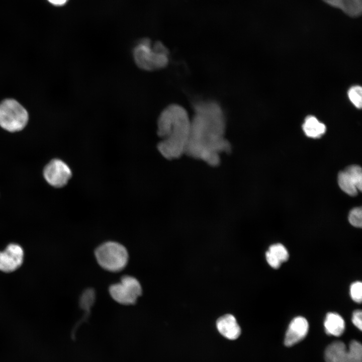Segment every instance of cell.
Masks as SVG:
<instances>
[{"instance_id":"obj_1","label":"cell","mask_w":362,"mask_h":362,"mask_svg":"<svg viewBox=\"0 0 362 362\" xmlns=\"http://www.w3.org/2000/svg\"><path fill=\"white\" fill-rule=\"evenodd\" d=\"M194 111L186 154L209 165L217 166L221 154L231 149L225 138V113L220 105L213 100L197 102Z\"/></svg>"},{"instance_id":"obj_2","label":"cell","mask_w":362,"mask_h":362,"mask_svg":"<svg viewBox=\"0 0 362 362\" xmlns=\"http://www.w3.org/2000/svg\"><path fill=\"white\" fill-rule=\"evenodd\" d=\"M191 120L186 109L177 104L168 105L160 113L157 120V133L161 140L157 148L167 159H177L186 153Z\"/></svg>"},{"instance_id":"obj_3","label":"cell","mask_w":362,"mask_h":362,"mask_svg":"<svg viewBox=\"0 0 362 362\" xmlns=\"http://www.w3.org/2000/svg\"><path fill=\"white\" fill-rule=\"evenodd\" d=\"M132 57L136 66L145 71L165 68L169 62V52L159 41L152 42L148 38L139 40L132 49Z\"/></svg>"},{"instance_id":"obj_4","label":"cell","mask_w":362,"mask_h":362,"mask_svg":"<svg viewBox=\"0 0 362 362\" xmlns=\"http://www.w3.org/2000/svg\"><path fill=\"white\" fill-rule=\"evenodd\" d=\"M95 257L103 269L111 273L123 270L129 261V253L126 247L115 241H105L95 249Z\"/></svg>"},{"instance_id":"obj_5","label":"cell","mask_w":362,"mask_h":362,"mask_svg":"<svg viewBox=\"0 0 362 362\" xmlns=\"http://www.w3.org/2000/svg\"><path fill=\"white\" fill-rule=\"evenodd\" d=\"M29 114L18 101L8 98L0 103V127L10 132L23 130L27 125Z\"/></svg>"},{"instance_id":"obj_6","label":"cell","mask_w":362,"mask_h":362,"mask_svg":"<svg viewBox=\"0 0 362 362\" xmlns=\"http://www.w3.org/2000/svg\"><path fill=\"white\" fill-rule=\"evenodd\" d=\"M109 293L114 301L120 305H134L142 294L140 282L130 275L122 276L119 282L111 285Z\"/></svg>"},{"instance_id":"obj_7","label":"cell","mask_w":362,"mask_h":362,"mask_svg":"<svg viewBox=\"0 0 362 362\" xmlns=\"http://www.w3.org/2000/svg\"><path fill=\"white\" fill-rule=\"evenodd\" d=\"M325 362H362V346L356 340H352L347 347L341 341L332 342L326 347Z\"/></svg>"},{"instance_id":"obj_8","label":"cell","mask_w":362,"mask_h":362,"mask_svg":"<svg viewBox=\"0 0 362 362\" xmlns=\"http://www.w3.org/2000/svg\"><path fill=\"white\" fill-rule=\"evenodd\" d=\"M43 175L50 185L55 188H61L67 184L71 177L72 172L64 161L54 159L45 166Z\"/></svg>"},{"instance_id":"obj_9","label":"cell","mask_w":362,"mask_h":362,"mask_svg":"<svg viewBox=\"0 0 362 362\" xmlns=\"http://www.w3.org/2000/svg\"><path fill=\"white\" fill-rule=\"evenodd\" d=\"M24 251L21 246L11 243L3 251H0V270L4 273H11L18 268L24 260Z\"/></svg>"},{"instance_id":"obj_10","label":"cell","mask_w":362,"mask_h":362,"mask_svg":"<svg viewBox=\"0 0 362 362\" xmlns=\"http://www.w3.org/2000/svg\"><path fill=\"white\" fill-rule=\"evenodd\" d=\"M309 324L303 317L298 316L290 322L287 330L284 344L287 346H291L303 339L307 334Z\"/></svg>"},{"instance_id":"obj_11","label":"cell","mask_w":362,"mask_h":362,"mask_svg":"<svg viewBox=\"0 0 362 362\" xmlns=\"http://www.w3.org/2000/svg\"><path fill=\"white\" fill-rule=\"evenodd\" d=\"M216 326L220 334L229 339H236L240 335V327L231 314H226L219 318Z\"/></svg>"},{"instance_id":"obj_12","label":"cell","mask_w":362,"mask_h":362,"mask_svg":"<svg viewBox=\"0 0 362 362\" xmlns=\"http://www.w3.org/2000/svg\"><path fill=\"white\" fill-rule=\"evenodd\" d=\"M327 4L341 10L352 17L359 16L362 12V0H323Z\"/></svg>"},{"instance_id":"obj_13","label":"cell","mask_w":362,"mask_h":362,"mask_svg":"<svg viewBox=\"0 0 362 362\" xmlns=\"http://www.w3.org/2000/svg\"><path fill=\"white\" fill-rule=\"evenodd\" d=\"M265 255L267 262L274 268H278L283 262L288 260L289 256L286 248L281 243L270 245Z\"/></svg>"},{"instance_id":"obj_14","label":"cell","mask_w":362,"mask_h":362,"mask_svg":"<svg viewBox=\"0 0 362 362\" xmlns=\"http://www.w3.org/2000/svg\"><path fill=\"white\" fill-rule=\"evenodd\" d=\"M324 326L326 333L330 335L339 336L345 330V322L337 313L329 312L326 316Z\"/></svg>"},{"instance_id":"obj_15","label":"cell","mask_w":362,"mask_h":362,"mask_svg":"<svg viewBox=\"0 0 362 362\" xmlns=\"http://www.w3.org/2000/svg\"><path fill=\"white\" fill-rule=\"evenodd\" d=\"M302 128L306 135L313 138L321 137L326 130L325 125L313 116H309L306 118Z\"/></svg>"},{"instance_id":"obj_16","label":"cell","mask_w":362,"mask_h":362,"mask_svg":"<svg viewBox=\"0 0 362 362\" xmlns=\"http://www.w3.org/2000/svg\"><path fill=\"white\" fill-rule=\"evenodd\" d=\"M338 183L340 188L349 196H355L357 194L358 191L353 179L344 170L339 172Z\"/></svg>"},{"instance_id":"obj_17","label":"cell","mask_w":362,"mask_h":362,"mask_svg":"<svg viewBox=\"0 0 362 362\" xmlns=\"http://www.w3.org/2000/svg\"><path fill=\"white\" fill-rule=\"evenodd\" d=\"M344 170L353 179L358 191L362 189V171L361 167L357 165L347 166Z\"/></svg>"},{"instance_id":"obj_18","label":"cell","mask_w":362,"mask_h":362,"mask_svg":"<svg viewBox=\"0 0 362 362\" xmlns=\"http://www.w3.org/2000/svg\"><path fill=\"white\" fill-rule=\"evenodd\" d=\"M348 97L353 105L358 109L362 106V88L359 85L351 86L348 91Z\"/></svg>"},{"instance_id":"obj_19","label":"cell","mask_w":362,"mask_h":362,"mask_svg":"<svg viewBox=\"0 0 362 362\" xmlns=\"http://www.w3.org/2000/svg\"><path fill=\"white\" fill-rule=\"evenodd\" d=\"M362 212L360 207L352 209L348 215L349 223L355 227L360 228L362 225Z\"/></svg>"},{"instance_id":"obj_20","label":"cell","mask_w":362,"mask_h":362,"mask_svg":"<svg viewBox=\"0 0 362 362\" xmlns=\"http://www.w3.org/2000/svg\"><path fill=\"white\" fill-rule=\"evenodd\" d=\"M351 299L357 303H360L362 299V284L359 281L353 283L350 287Z\"/></svg>"},{"instance_id":"obj_21","label":"cell","mask_w":362,"mask_h":362,"mask_svg":"<svg viewBox=\"0 0 362 362\" xmlns=\"http://www.w3.org/2000/svg\"><path fill=\"white\" fill-rule=\"evenodd\" d=\"M361 315L362 313L361 310H356L354 311L352 316V322L353 324L360 330H361L362 329Z\"/></svg>"},{"instance_id":"obj_22","label":"cell","mask_w":362,"mask_h":362,"mask_svg":"<svg viewBox=\"0 0 362 362\" xmlns=\"http://www.w3.org/2000/svg\"><path fill=\"white\" fill-rule=\"evenodd\" d=\"M51 4L55 6H61L65 5L68 0H47Z\"/></svg>"}]
</instances>
